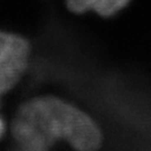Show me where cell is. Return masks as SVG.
Returning <instances> with one entry per match:
<instances>
[{"label": "cell", "instance_id": "obj_1", "mask_svg": "<svg viewBox=\"0 0 151 151\" xmlns=\"http://www.w3.org/2000/svg\"><path fill=\"white\" fill-rule=\"evenodd\" d=\"M11 132L22 151H49L65 140L76 151H96L102 133L90 115L55 96L35 97L18 109Z\"/></svg>", "mask_w": 151, "mask_h": 151}, {"label": "cell", "instance_id": "obj_2", "mask_svg": "<svg viewBox=\"0 0 151 151\" xmlns=\"http://www.w3.org/2000/svg\"><path fill=\"white\" fill-rule=\"evenodd\" d=\"M30 44L24 37L0 32V95L10 91L27 70Z\"/></svg>", "mask_w": 151, "mask_h": 151}, {"label": "cell", "instance_id": "obj_3", "mask_svg": "<svg viewBox=\"0 0 151 151\" xmlns=\"http://www.w3.org/2000/svg\"><path fill=\"white\" fill-rule=\"evenodd\" d=\"M129 2L130 0H66L67 8L75 14L93 10L103 17L113 16Z\"/></svg>", "mask_w": 151, "mask_h": 151}, {"label": "cell", "instance_id": "obj_4", "mask_svg": "<svg viewBox=\"0 0 151 151\" xmlns=\"http://www.w3.org/2000/svg\"><path fill=\"white\" fill-rule=\"evenodd\" d=\"M5 131H6L5 122H4V120L1 119V116H0V139H1L2 135L5 134Z\"/></svg>", "mask_w": 151, "mask_h": 151}]
</instances>
